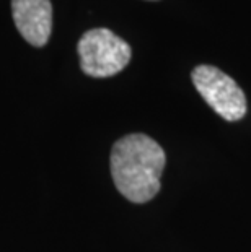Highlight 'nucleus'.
<instances>
[{
    "mask_svg": "<svg viewBox=\"0 0 251 252\" xmlns=\"http://www.w3.org/2000/svg\"><path fill=\"white\" fill-rule=\"evenodd\" d=\"M82 70L95 78L113 77L131 61V46L106 28L87 31L78 41Z\"/></svg>",
    "mask_w": 251,
    "mask_h": 252,
    "instance_id": "2",
    "label": "nucleus"
},
{
    "mask_svg": "<svg viewBox=\"0 0 251 252\" xmlns=\"http://www.w3.org/2000/svg\"><path fill=\"white\" fill-rule=\"evenodd\" d=\"M193 83L206 103L225 121H240L247 114V98L238 83L212 65H199L191 73Z\"/></svg>",
    "mask_w": 251,
    "mask_h": 252,
    "instance_id": "3",
    "label": "nucleus"
},
{
    "mask_svg": "<svg viewBox=\"0 0 251 252\" xmlns=\"http://www.w3.org/2000/svg\"><path fill=\"white\" fill-rule=\"evenodd\" d=\"M13 21L20 34L35 47L49 41L52 30L51 0H12Z\"/></svg>",
    "mask_w": 251,
    "mask_h": 252,
    "instance_id": "4",
    "label": "nucleus"
},
{
    "mask_svg": "<svg viewBox=\"0 0 251 252\" xmlns=\"http://www.w3.org/2000/svg\"><path fill=\"white\" fill-rule=\"evenodd\" d=\"M165 152L143 133H131L119 138L111 150V174L116 189L127 200L145 203L158 194Z\"/></svg>",
    "mask_w": 251,
    "mask_h": 252,
    "instance_id": "1",
    "label": "nucleus"
}]
</instances>
